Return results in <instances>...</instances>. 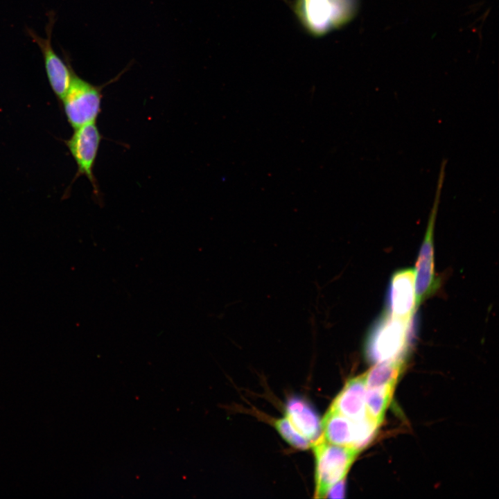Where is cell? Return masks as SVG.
<instances>
[{
    "label": "cell",
    "mask_w": 499,
    "mask_h": 499,
    "mask_svg": "<svg viewBox=\"0 0 499 499\" xmlns=\"http://www.w3.org/2000/svg\"><path fill=\"white\" fill-rule=\"evenodd\" d=\"M413 319L406 321L387 313L376 324L366 342V354L374 363L403 359L412 334Z\"/></svg>",
    "instance_id": "6da1fadb"
},
{
    "label": "cell",
    "mask_w": 499,
    "mask_h": 499,
    "mask_svg": "<svg viewBox=\"0 0 499 499\" xmlns=\"http://www.w3.org/2000/svg\"><path fill=\"white\" fill-rule=\"evenodd\" d=\"M315 461V498H325L328 489L346 476L360 452L353 447L325 441L321 437L311 446Z\"/></svg>",
    "instance_id": "7a4b0ae2"
},
{
    "label": "cell",
    "mask_w": 499,
    "mask_h": 499,
    "mask_svg": "<svg viewBox=\"0 0 499 499\" xmlns=\"http://www.w3.org/2000/svg\"><path fill=\"white\" fill-rule=\"evenodd\" d=\"M295 12L304 28L322 36L353 18L352 0H296Z\"/></svg>",
    "instance_id": "3957f363"
},
{
    "label": "cell",
    "mask_w": 499,
    "mask_h": 499,
    "mask_svg": "<svg viewBox=\"0 0 499 499\" xmlns=\"http://www.w3.org/2000/svg\"><path fill=\"white\" fill-rule=\"evenodd\" d=\"M446 163L447 160L443 159L441 164L433 204L429 215L426 231L416 263V269L414 270V289L417 306H419L438 286V281L435 274L433 235L436 216L445 178Z\"/></svg>",
    "instance_id": "277c9868"
},
{
    "label": "cell",
    "mask_w": 499,
    "mask_h": 499,
    "mask_svg": "<svg viewBox=\"0 0 499 499\" xmlns=\"http://www.w3.org/2000/svg\"><path fill=\"white\" fill-rule=\"evenodd\" d=\"M321 423V437L325 441L360 451L371 441L380 426L369 417L353 421L330 408Z\"/></svg>",
    "instance_id": "5b68a950"
},
{
    "label": "cell",
    "mask_w": 499,
    "mask_h": 499,
    "mask_svg": "<svg viewBox=\"0 0 499 499\" xmlns=\"http://www.w3.org/2000/svg\"><path fill=\"white\" fill-rule=\"evenodd\" d=\"M105 86L94 85L74 72L61 100L67 121L73 129L96 122L101 111L102 89Z\"/></svg>",
    "instance_id": "8992f818"
},
{
    "label": "cell",
    "mask_w": 499,
    "mask_h": 499,
    "mask_svg": "<svg viewBox=\"0 0 499 499\" xmlns=\"http://www.w3.org/2000/svg\"><path fill=\"white\" fill-rule=\"evenodd\" d=\"M55 21V13L51 11L45 28L46 37L37 35L30 28H26V31L30 39L40 48L49 85L58 100H61L68 90L75 71L69 56L64 54V60H62L53 48L51 36Z\"/></svg>",
    "instance_id": "52a82bcc"
},
{
    "label": "cell",
    "mask_w": 499,
    "mask_h": 499,
    "mask_svg": "<svg viewBox=\"0 0 499 499\" xmlns=\"http://www.w3.org/2000/svg\"><path fill=\"white\" fill-rule=\"evenodd\" d=\"M73 130L71 137L64 143L77 166L74 180L81 175L85 176L90 182L94 194L98 195L99 191L94 175V166L102 139L101 134L95 122Z\"/></svg>",
    "instance_id": "ba28073f"
},
{
    "label": "cell",
    "mask_w": 499,
    "mask_h": 499,
    "mask_svg": "<svg viewBox=\"0 0 499 499\" xmlns=\"http://www.w3.org/2000/svg\"><path fill=\"white\" fill-rule=\"evenodd\" d=\"M388 314L406 321L412 320L416 312L414 270L398 271L392 276L388 290Z\"/></svg>",
    "instance_id": "9c48e42d"
},
{
    "label": "cell",
    "mask_w": 499,
    "mask_h": 499,
    "mask_svg": "<svg viewBox=\"0 0 499 499\" xmlns=\"http://www.w3.org/2000/svg\"><path fill=\"white\" fill-rule=\"evenodd\" d=\"M329 408L353 421H360L368 417L365 373L350 378Z\"/></svg>",
    "instance_id": "30bf717a"
},
{
    "label": "cell",
    "mask_w": 499,
    "mask_h": 499,
    "mask_svg": "<svg viewBox=\"0 0 499 499\" xmlns=\"http://www.w3.org/2000/svg\"><path fill=\"white\" fill-rule=\"evenodd\" d=\"M285 417L311 444L321 437V419L306 400L297 396L290 399L286 404Z\"/></svg>",
    "instance_id": "8fae6325"
},
{
    "label": "cell",
    "mask_w": 499,
    "mask_h": 499,
    "mask_svg": "<svg viewBox=\"0 0 499 499\" xmlns=\"http://www.w3.org/2000/svg\"><path fill=\"white\" fill-rule=\"evenodd\" d=\"M403 368V359L376 363L374 366L365 372L366 388L396 385Z\"/></svg>",
    "instance_id": "7c38bea8"
},
{
    "label": "cell",
    "mask_w": 499,
    "mask_h": 499,
    "mask_svg": "<svg viewBox=\"0 0 499 499\" xmlns=\"http://www.w3.org/2000/svg\"><path fill=\"white\" fill-rule=\"evenodd\" d=\"M396 385L366 388L367 417L380 426L393 397Z\"/></svg>",
    "instance_id": "4fadbf2b"
},
{
    "label": "cell",
    "mask_w": 499,
    "mask_h": 499,
    "mask_svg": "<svg viewBox=\"0 0 499 499\" xmlns=\"http://www.w3.org/2000/svg\"><path fill=\"white\" fill-rule=\"evenodd\" d=\"M274 426L281 437L292 447L300 450L311 447V443L295 430L286 417L276 419Z\"/></svg>",
    "instance_id": "5bb4252c"
},
{
    "label": "cell",
    "mask_w": 499,
    "mask_h": 499,
    "mask_svg": "<svg viewBox=\"0 0 499 499\" xmlns=\"http://www.w3.org/2000/svg\"><path fill=\"white\" fill-rule=\"evenodd\" d=\"M345 479L332 485L326 491L325 498H342L344 497Z\"/></svg>",
    "instance_id": "9a60e30c"
}]
</instances>
